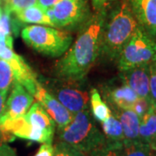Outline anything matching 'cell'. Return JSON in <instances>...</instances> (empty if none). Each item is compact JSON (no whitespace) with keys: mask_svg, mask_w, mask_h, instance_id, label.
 Segmentation results:
<instances>
[{"mask_svg":"<svg viewBox=\"0 0 156 156\" xmlns=\"http://www.w3.org/2000/svg\"><path fill=\"white\" fill-rule=\"evenodd\" d=\"M105 21L103 12L96 13L81 29L69 50L55 64V74L63 80L83 81L101 55Z\"/></svg>","mask_w":156,"mask_h":156,"instance_id":"cell-1","label":"cell"},{"mask_svg":"<svg viewBox=\"0 0 156 156\" xmlns=\"http://www.w3.org/2000/svg\"><path fill=\"white\" fill-rule=\"evenodd\" d=\"M138 27L127 0H120L104 21L101 55L109 61H117L123 47Z\"/></svg>","mask_w":156,"mask_h":156,"instance_id":"cell-2","label":"cell"},{"mask_svg":"<svg viewBox=\"0 0 156 156\" xmlns=\"http://www.w3.org/2000/svg\"><path fill=\"white\" fill-rule=\"evenodd\" d=\"M58 138L59 141L71 146L85 154L107 141L89 108L75 114L72 121L66 127L58 129Z\"/></svg>","mask_w":156,"mask_h":156,"instance_id":"cell-3","label":"cell"},{"mask_svg":"<svg viewBox=\"0 0 156 156\" xmlns=\"http://www.w3.org/2000/svg\"><path fill=\"white\" fill-rule=\"evenodd\" d=\"M22 38L33 50L45 56L58 57L70 47V33L44 25H29L22 30Z\"/></svg>","mask_w":156,"mask_h":156,"instance_id":"cell-4","label":"cell"},{"mask_svg":"<svg viewBox=\"0 0 156 156\" xmlns=\"http://www.w3.org/2000/svg\"><path fill=\"white\" fill-rule=\"evenodd\" d=\"M156 40L139 25L134 35L123 47L117 59L120 71L148 64L155 59Z\"/></svg>","mask_w":156,"mask_h":156,"instance_id":"cell-5","label":"cell"},{"mask_svg":"<svg viewBox=\"0 0 156 156\" xmlns=\"http://www.w3.org/2000/svg\"><path fill=\"white\" fill-rule=\"evenodd\" d=\"M81 81L50 80L46 81L45 89L59 101L73 115L87 109L89 107V94L79 84Z\"/></svg>","mask_w":156,"mask_h":156,"instance_id":"cell-6","label":"cell"},{"mask_svg":"<svg viewBox=\"0 0 156 156\" xmlns=\"http://www.w3.org/2000/svg\"><path fill=\"white\" fill-rule=\"evenodd\" d=\"M88 12L87 0H60L46 10L54 27L67 28L82 23Z\"/></svg>","mask_w":156,"mask_h":156,"instance_id":"cell-7","label":"cell"},{"mask_svg":"<svg viewBox=\"0 0 156 156\" xmlns=\"http://www.w3.org/2000/svg\"><path fill=\"white\" fill-rule=\"evenodd\" d=\"M24 116L30 128L29 140L42 144H52L56 130V123L45 111L43 106L39 102L34 103Z\"/></svg>","mask_w":156,"mask_h":156,"instance_id":"cell-8","label":"cell"},{"mask_svg":"<svg viewBox=\"0 0 156 156\" xmlns=\"http://www.w3.org/2000/svg\"><path fill=\"white\" fill-rule=\"evenodd\" d=\"M103 96L110 108L132 109L138 96L128 84L119 77L107 83L103 89Z\"/></svg>","mask_w":156,"mask_h":156,"instance_id":"cell-9","label":"cell"},{"mask_svg":"<svg viewBox=\"0 0 156 156\" xmlns=\"http://www.w3.org/2000/svg\"><path fill=\"white\" fill-rule=\"evenodd\" d=\"M33 102V95L17 81H13L10 96L5 101L3 112L0 115V122L12 120L24 115Z\"/></svg>","mask_w":156,"mask_h":156,"instance_id":"cell-10","label":"cell"},{"mask_svg":"<svg viewBox=\"0 0 156 156\" xmlns=\"http://www.w3.org/2000/svg\"><path fill=\"white\" fill-rule=\"evenodd\" d=\"M34 96L53 119L58 129L66 127L72 121L74 115L69 111L59 101L56 100L39 81L37 83V89Z\"/></svg>","mask_w":156,"mask_h":156,"instance_id":"cell-11","label":"cell"},{"mask_svg":"<svg viewBox=\"0 0 156 156\" xmlns=\"http://www.w3.org/2000/svg\"><path fill=\"white\" fill-rule=\"evenodd\" d=\"M140 26L156 40V0H127Z\"/></svg>","mask_w":156,"mask_h":156,"instance_id":"cell-12","label":"cell"},{"mask_svg":"<svg viewBox=\"0 0 156 156\" xmlns=\"http://www.w3.org/2000/svg\"><path fill=\"white\" fill-rule=\"evenodd\" d=\"M119 76L134 90L139 98L150 101L149 63L120 71Z\"/></svg>","mask_w":156,"mask_h":156,"instance_id":"cell-13","label":"cell"},{"mask_svg":"<svg viewBox=\"0 0 156 156\" xmlns=\"http://www.w3.org/2000/svg\"><path fill=\"white\" fill-rule=\"evenodd\" d=\"M6 62L11 66L14 80L22 84L30 95H34L38 80L32 69L29 66L22 56L16 53H14V55Z\"/></svg>","mask_w":156,"mask_h":156,"instance_id":"cell-14","label":"cell"},{"mask_svg":"<svg viewBox=\"0 0 156 156\" xmlns=\"http://www.w3.org/2000/svg\"><path fill=\"white\" fill-rule=\"evenodd\" d=\"M112 114L116 117L122 124L124 140H140V117L132 109L110 108Z\"/></svg>","mask_w":156,"mask_h":156,"instance_id":"cell-15","label":"cell"},{"mask_svg":"<svg viewBox=\"0 0 156 156\" xmlns=\"http://www.w3.org/2000/svg\"><path fill=\"white\" fill-rule=\"evenodd\" d=\"M140 140L156 153V108L151 106L140 118Z\"/></svg>","mask_w":156,"mask_h":156,"instance_id":"cell-16","label":"cell"},{"mask_svg":"<svg viewBox=\"0 0 156 156\" xmlns=\"http://www.w3.org/2000/svg\"><path fill=\"white\" fill-rule=\"evenodd\" d=\"M15 14L17 16V20H19L20 22L53 26V23L46 13V10L43 9L37 4L17 11L15 12Z\"/></svg>","mask_w":156,"mask_h":156,"instance_id":"cell-17","label":"cell"},{"mask_svg":"<svg viewBox=\"0 0 156 156\" xmlns=\"http://www.w3.org/2000/svg\"><path fill=\"white\" fill-rule=\"evenodd\" d=\"M89 102L92 115L97 122L101 123L103 122L110 116L112 114L110 108L101 98V95L96 89H91L90 90Z\"/></svg>","mask_w":156,"mask_h":156,"instance_id":"cell-18","label":"cell"},{"mask_svg":"<svg viewBox=\"0 0 156 156\" xmlns=\"http://www.w3.org/2000/svg\"><path fill=\"white\" fill-rule=\"evenodd\" d=\"M102 133L106 139L109 141L122 142L124 140V134L120 121L113 114L107 120L101 122Z\"/></svg>","mask_w":156,"mask_h":156,"instance_id":"cell-19","label":"cell"},{"mask_svg":"<svg viewBox=\"0 0 156 156\" xmlns=\"http://www.w3.org/2000/svg\"><path fill=\"white\" fill-rule=\"evenodd\" d=\"M155 152L140 140H124L122 146L121 156H154Z\"/></svg>","mask_w":156,"mask_h":156,"instance_id":"cell-20","label":"cell"},{"mask_svg":"<svg viewBox=\"0 0 156 156\" xmlns=\"http://www.w3.org/2000/svg\"><path fill=\"white\" fill-rule=\"evenodd\" d=\"M122 142L107 141L102 146L91 151L87 156H121Z\"/></svg>","mask_w":156,"mask_h":156,"instance_id":"cell-21","label":"cell"},{"mask_svg":"<svg viewBox=\"0 0 156 156\" xmlns=\"http://www.w3.org/2000/svg\"><path fill=\"white\" fill-rule=\"evenodd\" d=\"M13 81L14 76L10 64L5 60L0 59V90L8 91Z\"/></svg>","mask_w":156,"mask_h":156,"instance_id":"cell-22","label":"cell"},{"mask_svg":"<svg viewBox=\"0 0 156 156\" xmlns=\"http://www.w3.org/2000/svg\"><path fill=\"white\" fill-rule=\"evenodd\" d=\"M14 53L12 36L0 30V59L8 61Z\"/></svg>","mask_w":156,"mask_h":156,"instance_id":"cell-23","label":"cell"},{"mask_svg":"<svg viewBox=\"0 0 156 156\" xmlns=\"http://www.w3.org/2000/svg\"><path fill=\"white\" fill-rule=\"evenodd\" d=\"M37 0H5V11L15 13L17 11L36 5Z\"/></svg>","mask_w":156,"mask_h":156,"instance_id":"cell-24","label":"cell"},{"mask_svg":"<svg viewBox=\"0 0 156 156\" xmlns=\"http://www.w3.org/2000/svg\"><path fill=\"white\" fill-rule=\"evenodd\" d=\"M54 156H87V154L64 142L58 141L54 146Z\"/></svg>","mask_w":156,"mask_h":156,"instance_id":"cell-25","label":"cell"},{"mask_svg":"<svg viewBox=\"0 0 156 156\" xmlns=\"http://www.w3.org/2000/svg\"><path fill=\"white\" fill-rule=\"evenodd\" d=\"M149 91L151 104L156 108V60L149 63Z\"/></svg>","mask_w":156,"mask_h":156,"instance_id":"cell-26","label":"cell"},{"mask_svg":"<svg viewBox=\"0 0 156 156\" xmlns=\"http://www.w3.org/2000/svg\"><path fill=\"white\" fill-rule=\"evenodd\" d=\"M152 104L149 100L143 99V98H138V100L136 101V102L134 103V107L132 108V110L140 118L143 115H145L147 112L148 111V109L150 108Z\"/></svg>","mask_w":156,"mask_h":156,"instance_id":"cell-27","label":"cell"},{"mask_svg":"<svg viewBox=\"0 0 156 156\" xmlns=\"http://www.w3.org/2000/svg\"><path fill=\"white\" fill-rule=\"evenodd\" d=\"M34 156H54V147L52 144L43 143Z\"/></svg>","mask_w":156,"mask_h":156,"instance_id":"cell-28","label":"cell"},{"mask_svg":"<svg viewBox=\"0 0 156 156\" xmlns=\"http://www.w3.org/2000/svg\"><path fill=\"white\" fill-rule=\"evenodd\" d=\"M0 156H17L16 151L7 144L0 145Z\"/></svg>","mask_w":156,"mask_h":156,"instance_id":"cell-29","label":"cell"},{"mask_svg":"<svg viewBox=\"0 0 156 156\" xmlns=\"http://www.w3.org/2000/svg\"><path fill=\"white\" fill-rule=\"evenodd\" d=\"M60 0H37V5L41 6L43 9L47 10L49 8H51L52 6H54L56 3H58Z\"/></svg>","mask_w":156,"mask_h":156,"instance_id":"cell-30","label":"cell"},{"mask_svg":"<svg viewBox=\"0 0 156 156\" xmlns=\"http://www.w3.org/2000/svg\"><path fill=\"white\" fill-rule=\"evenodd\" d=\"M114 1H116V0H92V3L96 10L102 11L109 3L114 2Z\"/></svg>","mask_w":156,"mask_h":156,"instance_id":"cell-31","label":"cell"},{"mask_svg":"<svg viewBox=\"0 0 156 156\" xmlns=\"http://www.w3.org/2000/svg\"><path fill=\"white\" fill-rule=\"evenodd\" d=\"M7 92L5 90H0V115L3 112L4 107L5 104L6 96H7Z\"/></svg>","mask_w":156,"mask_h":156,"instance_id":"cell-32","label":"cell"},{"mask_svg":"<svg viewBox=\"0 0 156 156\" xmlns=\"http://www.w3.org/2000/svg\"><path fill=\"white\" fill-rule=\"evenodd\" d=\"M2 13H3V12H2V10H1V8H0V17H1V15H2Z\"/></svg>","mask_w":156,"mask_h":156,"instance_id":"cell-33","label":"cell"},{"mask_svg":"<svg viewBox=\"0 0 156 156\" xmlns=\"http://www.w3.org/2000/svg\"><path fill=\"white\" fill-rule=\"evenodd\" d=\"M2 143H1V134H0V145H1Z\"/></svg>","mask_w":156,"mask_h":156,"instance_id":"cell-34","label":"cell"},{"mask_svg":"<svg viewBox=\"0 0 156 156\" xmlns=\"http://www.w3.org/2000/svg\"><path fill=\"white\" fill-rule=\"evenodd\" d=\"M154 60H156V56H155V59H154Z\"/></svg>","mask_w":156,"mask_h":156,"instance_id":"cell-35","label":"cell"},{"mask_svg":"<svg viewBox=\"0 0 156 156\" xmlns=\"http://www.w3.org/2000/svg\"><path fill=\"white\" fill-rule=\"evenodd\" d=\"M154 156H156V153H155V155H154Z\"/></svg>","mask_w":156,"mask_h":156,"instance_id":"cell-36","label":"cell"}]
</instances>
